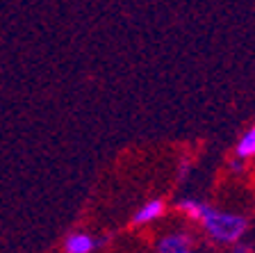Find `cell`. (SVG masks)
I'll return each instance as SVG.
<instances>
[{
  "label": "cell",
  "mask_w": 255,
  "mask_h": 253,
  "mask_svg": "<svg viewBox=\"0 0 255 253\" xmlns=\"http://www.w3.org/2000/svg\"><path fill=\"white\" fill-rule=\"evenodd\" d=\"M164 212H166V201L164 199H150L134 212L130 224H132V226H146V224L157 222L159 217H164Z\"/></svg>",
  "instance_id": "7a4b0ae2"
},
{
  "label": "cell",
  "mask_w": 255,
  "mask_h": 253,
  "mask_svg": "<svg viewBox=\"0 0 255 253\" xmlns=\"http://www.w3.org/2000/svg\"><path fill=\"white\" fill-rule=\"evenodd\" d=\"M189 171H191V164H189V162H185V164L180 162V169H178V176H180L182 180H185L187 176H189Z\"/></svg>",
  "instance_id": "52a82bcc"
},
{
  "label": "cell",
  "mask_w": 255,
  "mask_h": 253,
  "mask_svg": "<svg viewBox=\"0 0 255 253\" xmlns=\"http://www.w3.org/2000/svg\"><path fill=\"white\" fill-rule=\"evenodd\" d=\"M180 253H194V251H191V249H189V251H180Z\"/></svg>",
  "instance_id": "9c48e42d"
},
{
  "label": "cell",
  "mask_w": 255,
  "mask_h": 253,
  "mask_svg": "<svg viewBox=\"0 0 255 253\" xmlns=\"http://www.w3.org/2000/svg\"><path fill=\"white\" fill-rule=\"evenodd\" d=\"M96 247H98V240L87 235V233H69L64 240L66 253H91Z\"/></svg>",
  "instance_id": "277c9868"
},
{
  "label": "cell",
  "mask_w": 255,
  "mask_h": 253,
  "mask_svg": "<svg viewBox=\"0 0 255 253\" xmlns=\"http://www.w3.org/2000/svg\"><path fill=\"white\" fill-rule=\"evenodd\" d=\"M191 249V235L185 231H171L157 240V253H180Z\"/></svg>",
  "instance_id": "3957f363"
},
{
  "label": "cell",
  "mask_w": 255,
  "mask_h": 253,
  "mask_svg": "<svg viewBox=\"0 0 255 253\" xmlns=\"http://www.w3.org/2000/svg\"><path fill=\"white\" fill-rule=\"evenodd\" d=\"M233 253H253V249H251V244H246L244 240H239V242L233 244Z\"/></svg>",
  "instance_id": "8992f818"
},
{
  "label": "cell",
  "mask_w": 255,
  "mask_h": 253,
  "mask_svg": "<svg viewBox=\"0 0 255 253\" xmlns=\"http://www.w3.org/2000/svg\"><path fill=\"white\" fill-rule=\"evenodd\" d=\"M173 208L180 212V215H185L187 219H191V222H201L207 203L203 199H196V196H182V199H178L173 203Z\"/></svg>",
  "instance_id": "5b68a950"
},
{
  "label": "cell",
  "mask_w": 255,
  "mask_h": 253,
  "mask_svg": "<svg viewBox=\"0 0 255 253\" xmlns=\"http://www.w3.org/2000/svg\"><path fill=\"white\" fill-rule=\"evenodd\" d=\"M205 231V235L217 244H230L244 240L246 231H249V219L244 215L228 210H219V208L207 203L205 212H203L201 222H198Z\"/></svg>",
  "instance_id": "6da1fadb"
},
{
  "label": "cell",
  "mask_w": 255,
  "mask_h": 253,
  "mask_svg": "<svg viewBox=\"0 0 255 253\" xmlns=\"http://www.w3.org/2000/svg\"><path fill=\"white\" fill-rule=\"evenodd\" d=\"M249 132H251V135H253V137H255V123H253V126H251V130H249Z\"/></svg>",
  "instance_id": "ba28073f"
}]
</instances>
